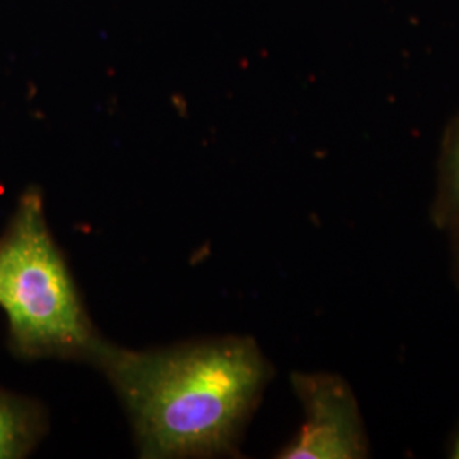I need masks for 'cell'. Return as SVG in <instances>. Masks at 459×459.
<instances>
[{"label":"cell","mask_w":459,"mask_h":459,"mask_svg":"<svg viewBox=\"0 0 459 459\" xmlns=\"http://www.w3.org/2000/svg\"><path fill=\"white\" fill-rule=\"evenodd\" d=\"M291 386L303 407V424L276 458L364 459L369 441L352 386L335 373L291 375Z\"/></svg>","instance_id":"cell-3"},{"label":"cell","mask_w":459,"mask_h":459,"mask_svg":"<svg viewBox=\"0 0 459 459\" xmlns=\"http://www.w3.org/2000/svg\"><path fill=\"white\" fill-rule=\"evenodd\" d=\"M459 218V116L446 133L437 169V184L430 204V221L447 230Z\"/></svg>","instance_id":"cell-5"},{"label":"cell","mask_w":459,"mask_h":459,"mask_svg":"<svg viewBox=\"0 0 459 459\" xmlns=\"http://www.w3.org/2000/svg\"><path fill=\"white\" fill-rule=\"evenodd\" d=\"M446 231L451 233V242H453V265H455V274H456V279H458L459 286V218L449 229L446 230Z\"/></svg>","instance_id":"cell-6"},{"label":"cell","mask_w":459,"mask_h":459,"mask_svg":"<svg viewBox=\"0 0 459 459\" xmlns=\"http://www.w3.org/2000/svg\"><path fill=\"white\" fill-rule=\"evenodd\" d=\"M47 430L43 409L0 388V459L22 458Z\"/></svg>","instance_id":"cell-4"},{"label":"cell","mask_w":459,"mask_h":459,"mask_svg":"<svg viewBox=\"0 0 459 459\" xmlns=\"http://www.w3.org/2000/svg\"><path fill=\"white\" fill-rule=\"evenodd\" d=\"M91 362L130 411L143 458L235 453L274 375L252 337L143 352L102 341Z\"/></svg>","instance_id":"cell-1"},{"label":"cell","mask_w":459,"mask_h":459,"mask_svg":"<svg viewBox=\"0 0 459 459\" xmlns=\"http://www.w3.org/2000/svg\"><path fill=\"white\" fill-rule=\"evenodd\" d=\"M447 458L459 459V426L456 429V432L453 434L451 443H449V447H447Z\"/></svg>","instance_id":"cell-7"},{"label":"cell","mask_w":459,"mask_h":459,"mask_svg":"<svg viewBox=\"0 0 459 459\" xmlns=\"http://www.w3.org/2000/svg\"><path fill=\"white\" fill-rule=\"evenodd\" d=\"M0 308L11 349L22 359L92 361L102 342L49 233L36 187L22 193L0 237Z\"/></svg>","instance_id":"cell-2"}]
</instances>
